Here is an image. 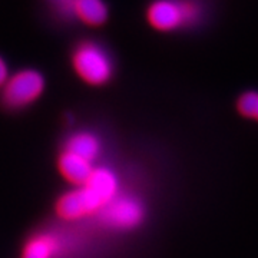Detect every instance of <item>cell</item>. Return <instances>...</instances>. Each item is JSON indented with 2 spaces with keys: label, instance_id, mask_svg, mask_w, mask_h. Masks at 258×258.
Here are the masks:
<instances>
[{
  "label": "cell",
  "instance_id": "obj_10",
  "mask_svg": "<svg viewBox=\"0 0 258 258\" xmlns=\"http://www.w3.org/2000/svg\"><path fill=\"white\" fill-rule=\"evenodd\" d=\"M57 242L50 235H37L26 242L22 258H53Z\"/></svg>",
  "mask_w": 258,
  "mask_h": 258
},
{
  "label": "cell",
  "instance_id": "obj_12",
  "mask_svg": "<svg viewBox=\"0 0 258 258\" xmlns=\"http://www.w3.org/2000/svg\"><path fill=\"white\" fill-rule=\"evenodd\" d=\"M64 15H72V6L75 0H50Z\"/></svg>",
  "mask_w": 258,
  "mask_h": 258
},
{
  "label": "cell",
  "instance_id": "obj_2",
  "mask_svg": "<svg viewBox=\"0 0 258 258\" xmlns=\"http://www.w3.org/2000/svg\"><path fill=\"white\" fill-rule=\"evenodd\" d=\"M201 16V8L194 0H157L148 9V20L158 30H175L188 26Z\"/></svg>",
  "mask_w": 258,
  "mask_h": 258
},
{
  "label": "cell",
  "instance_id": "obj_4",
  "mask_svg": "<svg viewBox=\"0 0 258 258\" xmlns=\"http://www.w3.org/2000/svg\"><path fill=\"white\" fill-rule=\"evenodd\" d=\"M102 221L116 228H132L144 218V207L132 197H115L101 210Z\"/></svg>",
  "mask_w": 258,
  "mask_h": 258
},
{
  "label": "cell",
  "instance_id": "obj_3",
  "mask_svg": "<svg viewBox=\"0 0 258 258\" xmlns=\"http://www.w3.org/2000/svg\"><path fill=\"white\" fill-rule=\"evenodd\" d=\"M45 91V79L37 71L25 69L9 76L3 86V102L8 108L19 109L36 101Z\"/></svg>",
  "mask_w": 258,
  "mask_h": 258
},
{
  "label": "cell",
  "instance_id": "obj_1",
  "mask_svg": "<svg viewBox=\"0 0 258 258\" xmlns=\"http://www.w3.org/2000/svg\"><path fill=\"white\" fill-rule=\"evenodd\" d=\"M75 72L89 85L101 86L111 79L113 64L105 49L95 42H83L72 56Z\"/></svg>",
  "mask_w": 258,
  "mask_h": 258
},
{
  "label": "cell",
  "instance_id": "obj_6",
  "mask_svg": "<svg viewBox=\"0 0 258 258\" xmlns=\"http://www.w3.org/2000/svg\"><path fill=\"white\" fill-rule=\"evenodd\" d=\"M83 188L92 195L102 208L118 195V179L108 168H93Z\"/></svg>",
  "mask_w": 258,
  "mask_h": 258
},
{
  "label": "cell",
  "instance_id": "obj_9",
  "mask_svg": "<svg viewBox=\"0 0 258 258\" xmlns=\"http://www.w3.org/2000/svg\"><path fill=\"white\" fill-rule=\"evenodd\" d=\"M66 151L92 164V161H95L101 152V144L92 134L81 132L68 141Z\"/></svg>",
  "mask_w": 258,
  "mask_h": 258
},
{
  "label": "cell",
  "instance_id": "obj_8",
  "mask_svg": "<svg viewBox=\"0 0 258 258\" xmlns=\"http://www.w3.org/2000/svg\"><path fill=\"white\" fill-rule=\"evenodd\" d=\"M72 15L86 25L101 26L108 19V8L103 0H75Z\"/></svg>",
  "mask_w": 258,
  "mask_h": 258
},
{
  "label": "cell",
  "instance_id": "obj_5",
  "mask_svg": "<svg viewBox=\"0 0 258 258\" xmlns=\"http://www.w3.org/2000/svg\"><path fill=\"white\" fill-rule=\"evenodd\" d=\"M101 210V205L85 188L62 195L56 204V212L62 220H78Z\"/></svg>",
  "mask_w": 258,
  "mask_h": 258
},
{
  "label": "cell",
  "instance_id": "obj_11",
  "mask_svg": "<svg viewBox=\"0 0 258 258\" xmlns=\"http://www.w3.org/2000/svg\"><path fill=\"white\" fill-rule=\"evenodd\" d=\"M237 109L242 116L258 120V92H247L241 95L237 102Z\"/></svg>",
  "mask_w": 258,
  "mask_h": 258
},
{
  "label": "cell",
  "instance_id": "obj_7",
  "mask_svg": "<svg viewBox=\"0 0 258 258\" xmlns=\"http://www.w3.org/2000/svg\"><path fill=\"white\" fill-rule=\"evenodd\" d=\"M57 166H59V172L62 174V176L68 182L81 185V186L85 185V182L88 181V178L93 171V166L91 162L76 157L68 151H64L60 155Z\"/></svg>",
  "mask_w": 258,
  "mask_h": 258
},
{
  "label": "cell",
  "instance_id": "obj_13",
  "mask_svg": "<svg viewBox=\"0 0 258 258\" xmlns=\"http://www.w3.org/2000/svg\"><path fill=\"white\" fill-rule=\"evenodd\" d=\"M9 79V69L8 64L3 60V57H0V88L5 86V83Z\"/></svg>",
  "mask_w": 258,
  "mask_h": 258
}]
</instances>
